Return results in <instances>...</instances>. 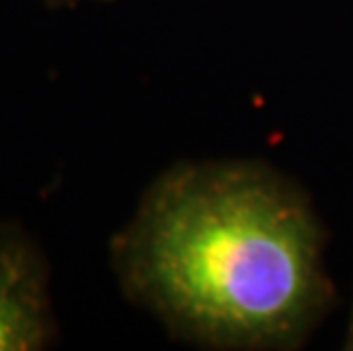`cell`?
Listing matches in <instances>:
<instances>
[{"label": "cell", "instance_id": "cell-3", "mask_svg": "<svg viewBox=\"0 0 353 351\" xmlns=\"http://www.w3.org/2000/svg\"><path fill=\"white\" fill-rule=\"evenodd\" d=\"M52 10H76L82 5H101V3H112V0H41Z\"/></svg>", "mask_w": 353, "mask_h": 351}, {"label": "cell", "instance_id": "cell-4", "mask_svg": "<svg viewBox=\"0 0 353 351\" xmlns=\"http://www.w3.org/2000/svg\"><path fill=\"white\" fill-rule=\"evenodd\" d=\"M344 349L353 351V310H351V319H349V331H347V340H344Z\"/></svg>", "mask_w": 353, "mask_h": 351}, {"label": "cell", "instance_id": "cell-2", "mask_svg": "<svg viewBox=\"0 0 353 351\" xmlns=\"http://www.w3.org/2000/svg\"><path fill=\"white\" fill-rule=\"evenodd\" d=\"M57 338L46 253L19 221H0V351H41Z\"/></svg>", "mask_w": 353, "mask_h": 351}, {"label": "cell", "instance_id": "cell-1", "mask_svg": "<svg viewBox=\"0 0 353 351\" xmlns=\"http://www.w3.org/2000/svg\"><path fill=\"white\" fill-rule=\"evenodd\" d=\"M326 230L296 183L260 162H180L112 237L121 292L210 349H296L335 301Z\"/></svg>", "mask_w": 353, "mask_h": 351}]
</instances>
